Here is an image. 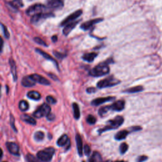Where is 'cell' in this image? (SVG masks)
<instances>
[{"instance_id":"4fadbf2b","label":"cell","mask_w":162,"mask_h":162,"mask_svg":"<svg viewBox=\"0 0 162 162\" xmlns=\"http://www.w3.org/2000/svg\"><path fill=\"white\" fill-rule=\"evenodd\" d=\"M125 104L126 103L124 100H118L110 105V108L112 111L120 112L124 109Z\"/></svg>"},{"instance_id":"b9f144b4","label":"cell","mask_w":162,"mask_h":162,"mask_svg":"<svg viewBox=\"0 0 162 162\" xmlns=\"http://www.w3.org/2000/svg\"><path fill=\"white\" fill-rule=\"evenodd\" d=\"M46 117H47L48 120H50V121H53V120H54L55 118V115L53 114V113H50Z\"/></svg>"},{"instance_id":"d4e9b609","label":"cell","mask_w":162,"mask_h":162,"mask_svg":"<svg viewBox=\"0 0 162 162\" xmlns=\"http://www.w3.org/2000/svg\"><path fill=\"white\" fill-rule=\"evenodd\" d=\"M27 97L33 100H39L41 98V96H40V93H38L37 91H29L27 93Z\"/></svg>"},{"instance_id":"d6986e66","label":"cell","mask_w":162,"mask_h":162,"mask_svg":"<svg viewBox=\"0 0 162 162\" xmlns=\"http://www.w3.org/2000/svg\"><path fill=\"white\" fill-rule=\"evenodd\" d=\"M36 52H37L39 54H40V55H42L45 59H46V60H50V61H51V62H53L57 66V67H58L56 61L49 54H48L47 53L43 51V50H40V49H36Z\"/></svg>"},{"instance_id":"ee69618b","label":"cell","mask_w":162,"mask_h":162,"mask_svg":"<svg viewBox=\"0 0 162 162\" xmlns=\"http://www.w3.org/2000/svg\"><path fill=\"white\" fill-rule=\"evenodd\" d=\"M86 91L88 93H94L96 92V89L94 88H89L87 89Z\"/></svg>"},{"instance_id":"ba28073f","label":"cell","mask_w":162,"mask_h":162,"mask_svg":"<svg viewBox=\"0 0 162 162\" xmlns=\"http://www.w3.org/2000/svg\"><path fill=\"white\" fill-rule=\"evenodd\" d=\"M83 13V11L81 10H79L75 12H74L72 15H69V17H67L64 20H63V22L61 24V26H66L67 24L73 22V21L74 20L77 19L78 17H79Z\"/></svg>"},{"instance_id":"484cf974","label":"cell","mask_w":162,"mask_h":162,"mask_svg":"<svg viewBox=\"0 0 162 162\" xmlns=\"http://www.w3.org/2000/svg\"><path fill=\"white\" fill-rule=\"evenodd\" d=\"M10 5L11 7L15 8V9H18L19 8H21L24 6L22 0H13L12 2L10 3Z\"/></svg>"},{"instance_id":"d6a6232c","label":"cell","mask_w":162,"mask_h":162,"mask_svg":"<svg viewBox=\"0 0 162 162\" xmlns=\"http://www.w3.org/2000/svg\"><path fill=\"white\" fill-rule=\"evenodd\" d=\"M129 149V146L126 143H122L120 146V152L121 154H125Z\"/></svg>"},{"instance_id":"8fae6325","label":"cell","mask_w":162,"mask_h":162,"mask_svg":"<svg viewBox=\"0 0 162 162\" xmlns=\"http://www.w3.org/2000/svg\"><path fill=\"white\" fill-rule=\"evenodd\" d=\"M103 18H96V19H93V20H89L88 22H84V24H83L80 26V28L82 29L83 30L86 31L89 29L91 27H93L94 25L103 21Z\"/></svg>"},{"instance_id":"8992f818","label":"cell","mask_w":162,"mask_h":162,"mask_svg":"<svg viewBox=\"0 0 162 162\" xmlns=\"http://www.w3.org/2000/svg\"><path fill=\"white\" fill-rule=\"evenodd\" d=\"M46 10V7L41 4H36L30 7L26 11V13L29 16H34L43 13Z\"/></svg>"},{"instance_id":"c3c4849f","label":"cell","mask_w":162,"mask_h":162,"mask_svg":"<svg viewBox=\"0 0 162 162\" xmlns=\"http://www.w3.org/2000/svg\"><path fill=\"white\" fill-rule=\"evenodd\" d=\"M29 1H32V0H29Z\"/></svg>"},{"instance_id":"4316f807","label":"cell","mask_w":162,"mask_h":162,"mask_svg":"<svg viewBox=\"0 0 162 162\" xmlns=\"http://www.w3.org/2000/svg\"><path fill=\"white\" fill-rule=\"evenodd\" d=\"M18 107H19V109L21 110L22 112H26L29 108V105L28 102L25 100L20 101L19 102Z\"/></svg>"},{"instance_id":"2e32d148","label":"cell","mask_w":162,"mask_h":162,"mask_svg":"<svg viewBox=\"0 0 162 162\" xmlns=\"http://www.w3.org/2000/svg\"><path fill=\"white\" fill-rule=\"evenodd\" d=\"M75 141L77 143V151L79 153V155L80 156H83V140L81 138V136L80 134H77L75 136Z\"/></svg>"},{"instance_id":"3957f363","label":"cell","mask_w":162,"mask_h":162,"mask_svg":"<svg viewBox=\"0 0 162 162\" xmlns=\"http://www.w3.org/2000/svg\"><path fill=\"white\" fill-rule=\"evenodd\" d=\"M107 64L106 63L99 64L91 70L89 74L93 77H101L107 75L110 72V68Z\"/></svg>"},{"instance_id":"ac0fdd59","label":"cell","mask_w":162,"mask_h":162,"mask_svg":"<svg viewBox=\"0 0 162 162\" xmlns=\"http://www.w3.org/2000/svg\"><path fill=\"white\" fill-rule=\"evenodd\" d=\"M20 118L22 119V120H23L24 122H26L27 124H29L32 126L36 125V120L33 117H30L28 115H26V114L22 115L21 116H20Z\"/></svg>"},{"instance_id":"7402d4cb","label":"cell","mask_w":162,"mask_h":162,"mask_svg":"<svg viewBox=\"0 0 162 162\" xmlns=\"http://www.w3.org/2000/svg\"><path fill=\"white\" fill-rule=\"evenodd\" d=\"M129 134V131H127L126 130L120 131L115 136V138L118 141L123 140L127 137Z\"/></svg>"},{"instance_id":"f546056e","label":"cell","mask_w":162,"mask_h":162,"mask_svg":"<svg viewBox=\"0 0 162 162\" xmlns=\"http://www.w3.org/2000/svg\"><path fill=\"white\" fill-rule=\"evenodd\" d=\"M73 107V110H74V115L75 119H79L80 116V109L79 107V105L76 103H74L72 105Z\"/></svg>"},{"instance_id":"9c48e42d","label":"cell","mask_w":162,"mask_h":162,"mask_svg":"<svg viewBox=\"0 0 162 162\" xmlns=\"http://www.w3.org/2000/svg\"><path fill=\"white\" fill-rule=\"evenodd\" d=\"M64 5V0H49L48 6L49 8L54 10L62 8Z\"/></svg>"},{"instance_id":"5bb4252c","label":"cell","mask_w":162,"mask_h":162,"mask_svg":"<svg viewBox=\"0 0 162 162\" xmlns=\"http://www.w3.org/2000/svg\"><path fill=\"white\" fill-rule=\"evenodd\" d=\"M31 76L36 83H38L40 84H43L46 86H48L50 84V81L41 75H39L38 74H32L31 75Z\"/></svg>"},{"instance_id":"7a4b0ae2","label":"cell","mask_w":162,"mask_h":162,"mask_svg":"<svg viewBox=\"0 0 162 162\" xmlns=\"http://www.w3.org/2000/svg\"><path fill=\"white\" fill-rule=\"evenodd\" d=\"M55 150L53 147H49L39 151L37 153V157L43 162H50L55 154Z\"/></svg>"},{"instance_id":"bcb514c9","label":"cell","mask_w":162,"mask_h":162,"mask_svg":"<svg viewBox=\"0 0 162 162\" xmlns=\"http://www.w3.org/2000/svg\"><path fill=\"white\" fill-rule=\"evenodd\" d=\"M52 40L53 42H56L57 40V36H53L52 37Z\"/></svg>"},{"instance_id":"4dcf8cb0","label":"cell","mask_w":162,"mask_h":162,"mask_svg":"<svg viewBox=\"0 0 162 162\" xmlns=\"http://www.w3.org/2000/svg\"><path fill=\"white\" fill-rule=\"evenodd\" d=\"M26 159L28 162H43L32 154H27L26 156Z\"/></svg>"},{"instance_id":"e575fe53","label":"cell","mask_w":162,"mask_h":162,"mask_svg":"<svg viewBox=\"0 0 162 162\" xmlns=\"http://www.w3.org/2000/svg\"><path fill=\"white\" fill-rule=\"evenodd\" d=\"M34 40L36 43H37L39 45H40L44 46H47L46 43L44 41V40L42 39H40L39 37H34Z\"/></svg>"},{"instance_id":"44dd1931","label":"cell","mask_w":162,"mask_h":162,"mask_svg":"<svg viewBox=\"0 0 162 162\" xmlns=\"http://www.w3.org/2000/svg\"><path fill=\"white\" fill-rule=\"evenodd\" d=\"M9 62H10V65L11 67V72H12V75L13 77V80H14V81H16L17 79V69H16L15 62L12 58L10 59Z\"/></svg>"},{"instance_id":"f6af8a7d","label":"cell","mask_w":162,"mask_h":162,"mask_svg":"<svg viewBox=\"0 0 162 162\" xmlns=\"http://www.w3.org/2000/svg\"><path fill=\"white\" fill-rule=\"evenodd\" d=\"M48 75H49V77H50L52 79L55 80H58V78H57V77H56V75H53V74H48Z\"/></svg>"},{"instance_id":"f35d334b","label":"cell","mask_w":162,"mask_h":162,"mask_svg":"<svg viewBox=\"0 0 162 162\" xmlns=\"http://www.w3.org/2000/svg\"><path fill=\"white\" fill-rule=\"evenodd\" d=\"M84 153L86 154V155L89 156L91 153V148L89 147V145H86L84 147Z\"/></svg>"},{"instance_id":"30bf717a","label":"cell","mask_w":162,"mask_h":162,"mask_svg":"<svg viewBox=\"0 0 162 162\" xmlns=\"http://www.w3.org/2000/svg\"><path fill=\"white\" fill-rule=\"evenodd\" d=\"M6 146H7V148L8 151L11 154L15 155V156L20 155L19 147L16 143H12V142H7V143H6Z\"/></svg>"},{"instance_id":"83f0119b","label":"cell","mask_w":162,"mask_h":162,"mask_svg":"<svg viewBox=\"0 0 162 162\" xmlns=\"http://www.w3.org/2000/svg\"><path fill=\"white\" fill-rule=\"evenodd\" d=\"M110 110H112L110 106H105V107H101V108H99V110L98 111V113L101 117H103L106 114H107L108 113V112Z\"/></svg>"},{"instance_id":"6da1fadb","label":"cell","mask_w":162,"mask_h":162,"mask_svg":"<svg viewBox=\"0 0 162 162\" xmlns=\"http://www.w3.org/2000/svg\"><path fill=\"white\" fill-rule=\"evenodd\" d=\"M124 119L122 116H117L113 119L110 120L108 122V123L105 127L103 129H100L98 130V132L99 134L103 133L109 130H113L118 129L120 126L122 125L124 123Z\"/></svg>"},{"instance_id":"52a82bcc","label":"cell","mask_w":162,"mask_h":162,"mask_svg":"<svg viewBox=\"0 0 162 162\" xmlns=\"http://www.w3.org/2000/svg\"><path fill=\"white\" fill-rule=\"evenodd\" d=\"M53 16H54V15H53L51 13H40V14L33 16L32 17L31 20V22L32 24H37L38 22L42 21V20H45V19H46L47 18H49V17H53Z\"/></svg>"},{"instance_id":"ffe728a7","label":"cell","mask_w":162,"mask_h":162,"mask_svg":"<svg viewBox=\"0 0 162 162\" xmlns=\"http://www.w3.org/2000/svg\"><path fill=\"white\" fill-rule=\"evenodd\" d=\"M69 141V139L68 136L66 134H64L58 139V140L57 141V145L60 147L65 146L67 144Z\"/></svg>"},{"instance_id":"836d02e7","label":"cell","mask_w":162,"mask_h":162,"mask_svg":"<svg viewBox=\"0 0 162 162\" xmlns=\"http://www.w3.org/2000/svg\"><path fill=\"white\" fill-rule=\"evenodd\" d=\"M86 121L87 122L91 125H93L96 123V118L93 116V115H89L86 118Z\"/></svg>"},{"instance_id":"8d00e7d4","label":"cell","mask_w":162,"mask_h":162,"mask_svg":"<svg viewBox=\"0 0 162 162\" xmlns=\"http://www.w3.org/2000/svg\"><path fill=\"white\" fill-rule=\"evenodd\" d=\"M46 101H47V102H48V103L52 104V105L55 104V103H56V99H55V98H54L53 96H48L46 97Z\"/></svg>"},{"instance_id":"ab89813d","label":"cell","mask_w":162,"mask_h":162,"mask_svg":"<svg viewBox=\"0 0 162 162\" xmlns=\"http://www.w3.org/2000/svg\"><path fill=\"white\" fill-rule=\"evenodd\" d=\"M53 54H54V55L55 56H56L59 59H62L63 58H64L66 56L65 55H64L62 53H58L57 51H53Z\"/></svg>"},{"instance_id":"7bdbcfd3","label":"cell","mask_w":162,"mask_h":162,"mask_svg":"<svg viewBox=\"0 0 162 162\" xmlns=\"http://www.w3.org/2000/svg\"><path fill=\"white\" fill-rule=\"evenodd\" d=\"M10 124L12 125L13 129L15 131H17V129H16V128L15 127V125H14V118H13V116L11 117V119H10Z\"/></svg>"},{"instance_id":"5b68a950","label":"cell","mask_w":162,"mask_h":162,"mask_svg":"<svg viewBox=\"0 0 162 162\" xmlns=\"http://www.w3.org/2000/svg\"><path fill=\"white\" fill-rule=\"evenodd\" d=\"M51 107L46 103L40 106L34 113L33 116L36 118H42L43 117H47L51 113Z\"/></svg>"},{"instance_id":"e0dca14e","label":"cell","mask_w":162,"mask_h":162,"mask_svg":"<svg viewBox=\"0 0 162 162\" xmlns=\"http://www.w3.org/2000/svg\"><path fill=\"white\" fill-rule=\"evenodd\" d=\"M79 21H77V22H73L71 23H69L68 24H67L64 29H63V33L65 36H68L70 32L75 28V27L77 25V24L79 23Z\"/></svg>"},{"instance_id":"7dc6e473","label":"cell","mask_w":162,"mask_h":162,"mask_svg":"<svg viewBox=\"0 0 162 162\" xmlns=\"http://www.w3.org/2000/svg\"><path fill=\"white\" fill-rule=\"evenodd\" d=\"M115 162H127L126 161H115Z\"/></svg>"},{"instance_id":"9a60e30c","label":"cell","mask_w":162,"mask_h":162,"mask_svg":"<svg viewBox=\"0 0 162 162\" xmlns=\"http://www.w3.org/2000/svg\"><path fill=\"white\" fill-rule=\"evenodd\" d=\"M22 84L24 87L31 88L36 84V82L31 75L24 77L22 80Z\"/></svg>"},{"instance_id":"f1b7e54d","label":"cell","mask_w":162,"mask_h":162,"mask_svg":"<svg viewBox=\"0 0 162 162\" xmlns=\"http://www.w3.org/2000/svg\"><path fill=\"white\" fill-rule=\"evenodd\" d=\"M143 90V88L141 86H136V87H133L131 88H129L128 89H126L124 92L127 93H139L141 92Z\"/></svg>"},{"instance_id":"60d3db41","label":"cell","mask_w":162,"mask_h":162,"mask_svg":"<svg viewBox=\"0 0 162 162\" xmlns=\"http://www.w3.org/2000/svg\"><path fill=\"white\" fill-rule=\"evenodd\" d=\"M131 131H132V132H137V131L142 130V127L140 126H134V127H131Z\"/></svg>"},{"instance_id":"681fc988","label":"cell","mask_w":162,"mask_h":162,"mask_svg":"<svg viewBox=\"0 0 162 162\" xmlns=\"http://www.w3.org/2000/svg\"><path fill=\"white\" fill-rule=\"evenodd\" d=\"M3 162H7V161H3Z\"/></svg>"},{"instance_id":"1f68e13d","label":"cell","mask_w":162,"mask_h":162,"mask_svg":"<svg viewBox=\"0 0 162 162\" xmlns=\"http://www.w3.org/2000/svg\"><path fill=\"white\" fill-rule=\"evenodd\" d=\"M45 138V134L41 131H37L34 134V139L36 141H41Z\"/></svg>"},{"instance_id":"603a6c76","label":"cell","mask_w":162,"mask_h":162,"mask_svg":"<svg viewBox=\"0 0 162 162\" xmlns=\"http://www.w3.org/2000/svg\"><path fill=\"white\" fill-rule=\"evenodd\" d=\"M98 56V54L96 53H86L83 56V59L88 62H92L94 58Z\"/></svg>"},{"instance_id":"d590c367","label":"cell","mask_w":162,"mask_h":162,"mask_svg":"<svg viewBox=\"0 0 162 162\" xmlns=\"http://www.w3.org/2000/svg\"><path fill=\"white\" fill-rule=\"evenodd\" d=\"M1 26H2V30H3V34L5 36V37L7 38V39H8L9 37H10V34L8 31V29L5 26H4L3 24H1Z\"/></svg>"},{"instance_id":"277c9868","label":"cell","mask_w":162,"mask_h":162,"mask_svg":"<svg viewBox=\"0 0 162 162\" xmlns=\"http://www.w3.org/2000/svg\"><path fill=\"white\" fill-rule=\"evenodd\" d=\"M120 83V81L119 80L111 77L99 81L97 84V87L99 89H103L106 88L115 86L118 84Z\"/></svg>"},{"instance_id":"7c38bea8","label":"cell","mask_w":162,"mask_h":162,"mask_svg":"<svg viewBox=\"0 0 162 162\" xmlns=\"http://www.w3.org/2000/svg\"><path fill=\"white\" fill-rule=\"evenodd\" d=\"M115 97H112V96L96 98L92 101L91 105H93V106H99L101 104L108 102V101H111L115 99Z\"/></svg>"},{"instance_id":"cb8c5ba5","label":"cell","mask_w":162,"mask_h":162,"mask_svg":"<svg viewBox=\"0 0 162 162\" xmlns=\"http://www.w3.org/2000/svg\"><path fill=\"white\" fill-rule=\"evenodd\" d=\"M89 162H103L102 158L98 152L94 151L92 156L89 158Z\"/></svg>"},{"instance_id":"74e56055","label":"cell","mask_w":162,"mask_h":162,"mask_svg":"<svg viewBox=\"0 0 162 162\" xmlns=\"http://www.w3.org/2000/svg\"><path fill=\"white\" fill-rule=\"evenodd\" d=\"M148 159V157L147 156H145V155L140 156L137 158L136 162H144V161H146Z\"/></svg>"},{"instance_id":"f907efd6","label":"cell","mask_w":162,"mask_h":162,"mask_svg":"<svg viewBox=\"0 0 162 162\" xmlns=\"http://www.w3.org/2000/svg\"><path fill=\"white\" fill-rule=\"evenodd\" d=\"M83 162H84V161H83Z\"/></svg>"}]
</instances>
